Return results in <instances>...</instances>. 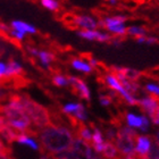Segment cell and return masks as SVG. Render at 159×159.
Instances as JSON below:
<instances>
[{"label":"cell","instance_id":"cell-9","mask_svg":"<svg viewBox=\"0 0 159 159\" xmlns=\"http://www.w3.org/2000/svg\"><path fill=\"white\" fill-rule=\"evenodd\" d=\"M23 67L18 61L15 59H9L7 63V70H6V75L5 76H14V75H23Z\"/></svg>","mask_w":159,"mask_h":159},{"label":"cell","instance_id":"cell-20","mask_svg":"<svg viewBox=\"0 0 159 159\" xmlns=\"http://www.w3.org/2000/svg\"><path fill=\"white\" fill-rule=\"evenodd\" d=\"M42 6L51 11H56L59 9V2L57 0H41Z\"/></svg>","mask_w":159,"mask_h":159},{"label":"cell","instance_id":"cell-14","mask_svg":"<svg viewBox=\"0 0 159 159\" xmlns=\"http://www.w3.org/2000/svg\"><path fill=\"white\" fill-rule=\"evenodd\" d=\"M56 159H86L85 157L79 153L77 151H75L74 149L72 150H66L60 153H57V157H55Z\"/></svg>","mask_w":159,"mask_h":159},{"label":"cell","instance_id":"cell-29","mask_svg":"<svg viewBox=\"0 0 159 159\" xmlns=\"http://www.w3.org/2000/svg\"><path fill=\"white\" fill-rule=\"evenodd\" d=\"M140 129H141V131H143V132H147L148 129H149V122H148V118H147L146 116H142V124L140 126Z\"/></svg>","mask_w":159,"mask_h":159},{"label":"cell","instance_id":"cell-24","mask_svg":"<svg viewBox=\"0 0 159 159\" xmlns=\"http://www.w3.org/2000/svg\"><path fill=\"white\" fill-rule=\"evenodd\" d=\"M0 159H15L13 155V150L10 147H5L0 151Z\"/></svg>","mask_w":159,"mask_h":159},{"label":"cell","instance_id":"cell-33","mask_svg":"<svg viewBox=\"0 0 159 159\" xmlns=\"http://www.w3.org/2000/svg\"><path fill=\"white\" fill-rule=\"evenodd\" d=\"M5 125H6V118H5L3 116H0V132L2 131Z\"/></svg>","mask_w":159,"mask_h":159},{"label":"cell","instance_id":"cell-28","mask_svg":"<svg viewBox=\"0 0 159 159\" xmlns=\"http://www.w3.org/2000/svg\"><path fill=\"white\" fill-rule=\"evenodd\" d=\"M9 34H10V37L15 38V39L18 40V41H22V40H24V38H25V33H23V32H20V31L15 30V29H13V30H10Z\"/></svg>","mask_w":159,"mask_h":159},{"label":"cell","instance_id":"cell-16","mask_svg":"<svg viewBox=\"0 0 159 159\" xmlns=\"http://www.w3.org/2000/svg\"><path fill=\"white\" fill-rule=\"evenodd\" d=\"M126 115V123L131 127H140L142 124V116H135L133 114H125Z\"/></svg>","mask_w":159,"mask_h":159},{"label":"cell","instance_id":"cell-36","mask_svg":"<svg viewBox=\"0 0 159 159\" xmlns=\"http://www.w3.org/2000/svg\"><path fill=\"white\" fill-rule=\"evenodd\" d=\"M107 2L109 3V5H113V6H115V5H117L118 0H107Z\"/></svg>","mask_w":159,"mask_h":159},{"label":"cell","instance_id":"cell-37","mask_svg":"<svg viewBox=\"0 0 159 159\" xmlns=\"http://www.w3.org/2000/svg\"><path fill=\"white\" fill-rule=\"evenodd\" d=\"M5 147H6V146H5V144H3V143L1 142V140H0V151H1V150H2L3 148H5Z\"/></svg>","mask_w":159,"mask_h":159},{"label":"cell","instance_id":"cell-4","mask_svg":"<svg viewBox=\"0 0 159 159\" xmlns=\"http://www.w3.org/2000/svg\"><path fill=\"white\" fill-rule=\"evenodd\" d=\"M68 83H70L72 91L74 94H76L77 97H80L81 99H84L86 101H90L91 96H90V90L88 88V85L85 84V82L83 80L79 79L75 76H68Z\"/></svg>","mask_w":159,"mask_h":159},{"label":"cell","instance_id":"cell-26","mask_svg":"<svg viewBox=\"0 0 159 159\" xmlns=\"http://www.w3.org/2000/svg\"><path fill=\"white\" fill-rule=\"evenodd\" d=\"M99 100H100V103H101L102 106H105V107L110 106V105L114 102L113 98H111L109 94H100Z\"/></svg>","mask_w":159,"mask_h":159},{"label":"cell","instance_id":"cell-32","mask_svg":"<svg viewBox=\"0 0 159 159\" xmlns=\"http://www.w3.org/2000/svg\"><path fill=\"white\" fill-rule=\"evenodd\" d=\"M10 30H11V29H10L8 25H6V24H3V23H0V31L6 32V33H9Z\"/></svg>","mask_w":159,"mask_h":159},{"label":"cell","instance_id":"cell-23","mask_svg":"<svg viewBox=\"0 0 159 159\" xmlns=\"http://www.w3.org/2000/svg\"><path fill=\"white\" fill-rule=\"evenodd\" d=\"M144 90L147 92H149L150 94L159 97V85L156 83H147L144 85Z\"/></svg>","mask_w":159,"mask_h":159},{"label":"cell","instance_id":"cell-10","mask_svg":"<svg viewBox=\"0 0 159 159\" xmlns=\"http://www.w3.org/2000/svg\"><path fill=\"white\" fill-rule=\"evenodd\" d=\"M101 153L106 159H114L118 155V150H117L116 146L114 144V142L106 141L103 143V149L101 151Z\"/></svg>","mask_w":159,"mask_h":159},{"label":"cell","instance_id":"cell-11","mask_svg":"<svg viewBox=\"0 0 159 159\" xmlns=\"http://www.w3.org/2000/svg\"><path fill=\"white\" fill-rule=\"evenodd\" d=\"M70 65H72V67H73L74 70H80V72L86 73V74L91 73L93 70L89 63H86V61H84V60H82V59H79V58H74V59H72Z\"/></svg>","mask_w":159,"mask_h":159},{"label":"cell","instance_id":"cell-6","mask_svg":"<svg viewBox=\"0 0 159 159\" xmlns=\"http://www.w3.org/2000/svg\"><path fill=\"white\" fill-rule=\"evenodd\" d=\"M73 23L83 30H97L98 22L94 17L89 15H79L73 18Z\"/></svg>","mask_w":159,"mask_h":159},{"label":"cell","instance_id":"cell-19","mask_svg":"<svg viewBox=\"0 0 159 159\" xmlns=\"http://www.w3.org/2000/svg\"><path fill=\"white\" fill-rule=\"evenodd\" d=\"M52 83L56 86H67L70 85L68 83V79L66 76H64L61 74H55L52 77Z\"/></svg>","mask_w":159,"mask_h":159},{"label":"cell","instance_id":"cell-38","mask_svg":"<svg viewBox=\"0 0 159 159\" xmlns=\"http://www.w3.org/2000/svg\"><path fill=\"white\" fill-rule=\"evenodd\" d=\"M52 159H56V158H55V156H53V158Z\"/></svg>","mask_w":159,"mask_h":159},{"label":"cell","instance_id":"cell-21","mask_svg":"<svg viewBox=\"0 0 159 159\" xmlns=\"http://www.w3.org/2000/svg\"><path fill=\"white\" fill-rule=\"evenodd\" d=\"M136 42L140 43V44H155V43L158 42V39L155 37H148V35H141V37H138L136 38Z\"/></svg>","mask_w":159,"mask_h":159},{"label":"cell","instance_id":"cell-15","mask_svg":"<svg viewBox=\"0 0 159 159\" xmlns=\"http://www.w3.org/2000/svg\"><path fill=\"white\" fill-rule=\"evenodd\" d=\"M126 33L131 35V37H141V35H147L148 31L146 27L143 26H138V25H133V26L126 27Z\"/></svg>","mask_w":159,"mask_h":159},{"label":"cell","instance_id":"cell-30","mask_svg":"<svg viewBox=\"0 0 159 159\" xmlns=\"http://www.w3.org/2000/svg\"><path fill=\"white\" fill-rule=\"evenodd\" d=\"M6 70H7V64L0 61V79L6 75Z\"/></svg>","mask_w":159,"mask_h":159},{"label":"cell","instance_id":"cell-27","mask_svg":"<svg viewBox=\"0 0 159 159\" xmlns=\"http://www.w3.org/2000/svg\"><path fill=\"white\" fill-rule=\"evenodd\" d=\"M10 94H11V93H10L5 86L0 85V103L3 102V101H6V100H8Z\"/></svg>","mask_w":159,"mask_h":159},{"label":"cell","instance_id":"cell-17","mask_svg":"<svg viewBox=\"0 0 159 159\" xmlns=\"http://www.w3.org/2000/svg\"><path fill=\"white\" fill-rule=\"evenodd\" d=\"M18 143H20V144H25V146L30 147V148H32L33 150H40V147L38 146V143L34 141L33 139H31V138H29L27 135H23L20 136V139H18V141H17Z\"/></svg>","mask_w":159,"mask_h":159},{"label":"cell","instance_id":"cell-8","mask_svg":"<svg viewBox=\"0 0 159 159\" xmlns=\"http://www.w3.org/2000/svg\"><path fill=\"white\" fill-rule=\"evenodd\" d=\"M10 26L11 29H15L17 31H20V32H23L25 34H34L37 33V29L33 26V25H31L29 23H25L23 20H13L11 23H10Z\"/></svg>","mask_w":159,"mask_h":159},{"label":"cell","instance_id":"cell-35","mask_svg":"<svg viewBox=\"0 0 159 159\" xmlns=\"http://www.w3.org/2000/svg\"><path fill=\"white\" fill-rule=\"evenodd\" d=\"M114 159H126V158H125V155H124V153L118 152V155H117V156L115 157Z\"/></svg>","mask_w":159,"mask_h":159},{"label":"cell","instance_id":"cell-5","mask_svg":"<svg viewBox=\"0 0 159 159\" xmlns=\"http://www.w3.org/2000/svg\"><path fill=\"white\" fill-rule=\"evenodd\" d=\"M77 35L88 41H99V42H109L113 39L109 33L97 30H81L77 31Z\"/></svg>","mask_w":159,"mask_h":159},{"label":"cell","instance_id":"cell-22","mask_svg":"<svg viewBox=\"0 0 159 159\" xmlns=\"http://www.w3.org/2000/svg\"><path fill=\"white\" fill-rule=\"evenodd\" d=\"M126 155H127L125 157L126 159H149L148 153L140 152L139 150H134V149L132 151H129V153H126Z\"/></svg>","mask_w":159,"mask_h":159},{"label":"cell","instance_id":"cell-18","mask_svg":"<svg viewBox=\"0 0 159 159\" xmlns=\"http://www.w3.org/2000/svg\"><path fill=\"white\" fill-rule=\"evenodd\" d=\"M108 32L115 34V35H118V37H122L126 33V26L125 23L118 24V25H114V26H110L108 29H106Z\"/></svg>","mask_w":159,"mask_h":159},{"label":"cell","instance_id":"cell-3","mask_svg":"<svg viewBox=\"0 0 159 159\" xmlns=\"http://www.w3.org/2000/svg\"><path fill=\"white\" fill-rule=\"evenodd\" d=\"M138 138H139L138 132H135L134 129H129V127L122 126V127L117 129L116 140H115L117 150L124 155L129 153V151H132L134 149V144L138 141Z\"/></svg>","mask_w":159,"mask_h":159},{"label":"cell","instance_id":"cell-2","mask_svg":"<svg viewBox=\"0 0 159 159\" xmlns=\"http://www.w3.org/2000/svg\"><path fill=\"white\" fill-rule=\"evenodd\" d=\"M18 101L23 110L29 116L31 123H33L34 129L39 131L46 126L51 125L50 111L46 107L32 100L27 94H18Z\"/></svg>","mask_w":159,"mask_h":159},{"label":"cell","instance_id":"cell-7","mask_svg":"<svg viewBox=\"0 0 159 159\" xmlns=\"http://www.w3.org/2000/svg\"><path fill=\"white\" fill-rule=\"evenodd\" d=\"M110 70H115V72H119L122 73L126 79L131 80V81H135L138 82L139 79L142 76V73L140 70H132V68H127V67H120V66H113L110 67Z\"/></svg>","mask_w":159,"mask_h":159},{"label":"cell","instance_id":"cell-1","mask_svg":"<svg viewBox=\"0 0 159 159\" xmlns=\"http://www.w3.org/2000/svg\"><path fill=\"white\" fill-rule=\"evenodd\" d=\"M38 138L41 143L40 151L52 156L70 149L74 141L73 133L68 127L52 124L39 129Z\"/></svg>","mask_w":159,"mask_h":159},{"label":"cell","instance_id":"cell-12","mask_svg":"<svg viewBox=\"0 0 159 159\" xmlns=\"http://www.w3.org/2000/svg\"><path fill=\"white\" fill-rule=\"evenodd\" d=\"M138 148L136 150H139L140 152L143 153H148L149 152V149L151 147V141H150V136H140L138 138Z\"/></svg>","mask_w":159,"mask_h":159},{"label":"cell","instance_id":"cell-13","mask_svg":"<svg viewBox=\"0 0 159 159\" xmlns=\"http://www.w3.org/2000/svg\"><path fill=\"white\" fill-rule=\"evenodd\" d=\"M37 57L40 59L41 64H42L44 67H47V68H48L50 64L55 60V56H53V53L49 52V51H46V50H39Z\"/></svg>","mask_w":159,"mask_h":159},{"label":"cell","instance_id":"cell-31","mask_svg":"<svg viewBox=\"0 0 159 159\" xmlns=\"http://www.w3.org/2000/svg\"><path fill=\"white\" fill-rule=\"evenodd\" d=\"M149 136H150V139H152V142L157 143V144L159 146V129L155 132L153 135H149Z\"/></svg>","mask_w":159,"mask_h":159},{"label":"cell","instance_id":"cell-34","mask_svg":"<svg viewBox=\"0 0 159 159\" xmlns=\"http://www.w3.org/2000/svg\"><path fill=\"white\" fill-rule=\"evenodd\" d=\"M29 52H30L32 56L37 57L38 56V52H39V50L35 49V48H33V47H30V48H29Z\"/></svg>","mask_w":159,"mask_h":159},{"label":"cell","instance_id":"cell-25","mask_svg":"<svg viewBox=\"0 0 159 159\" xmlns=\"http://www.w3.org/2000/svg\"><path fill=\"white\" fill-rule=\"evenodd\" d=\"M79 106H80V103H67L66 106L63 107V113L73 115V114L77 110Z\"/></svg>","mask_w":159,"mask_h":159}]
</instances>
